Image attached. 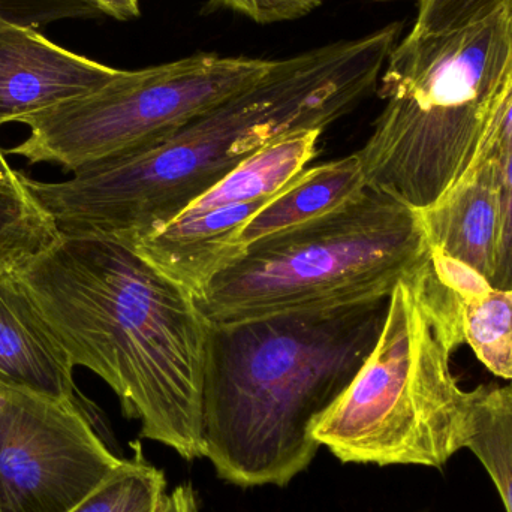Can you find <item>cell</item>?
<instances>
[{
	"instance_id": "cell-10",
	"label": "cell",
	"mask_w": 512,
	"mask_h": 512,
	"mask_svg": "<svg viewBox=\"0 0 512 512\" xmlns=\"http://www.w3.org/2000/svg\"><path fill=\"white\" fill-rule=\"evenodd\" d=\"M74 364L39 312L15 267L0 268V390L69 403L93 414Z\"/></svg>"
},
{
	"instance_id": "cell-21",
	"label": "cell",
	"mask_w": 512,
	"mask_h": 512,
	"mask_svg": "<svg viewBox=\"0 0 512 512\" xmlns=\"http://www.w3.org/2000/svg\"><path fill=\"white\" fill-rule=\"evenodd\" d=\"M511 150L512 95L501 105L498 113L493 117L489 131H487L486 138H484L483 146H481L475 161H480V159H496V161L504 165L505 159L510 155Z\"/></svg>"
},
{
	"instance_id": "cell-1",
	"label": "cell",
	"mask_w": 512,
	"mask_h": 512,
	"mask_svg": "<svg viewBox=\"0 0 512 512\" xmlns=\"http://www.w3.org/2000/svg\"><path fill=\"white\" fill-rule=\"evenodd\" d=\"M370 35L274 60L264 77L156 146L77 171L66 182L24 176L57 233L131 245L170 224L237 165L280 135L327 129L378 87L402 33Z\"/></svg>"
},
{
	"instance_id": "cell-18",
	"label": "cell",
	"mask_w": 512,
	"mask_h": 512,
	"mask_svg": "<svg viewBox=\"0 0 512 512\" xmlns=\"http://www.w3.org/2000/svg\"><path fill=\"white\" fill-rule=\"evenodd\" d=\"M505 0H417L412 32L445 33L471 26L498 11Z\"/></svg>"
},
{
	"instance_id": "cell-3",
	"label": "cell",
	"mask_w": 512,
	"mask_h": 512,
	"mask_svg": "<svg viewBox=\"0 0 512 512\" xmlns=\"http://www.w3.org/2000/svg\"><path fill=\"white\" fill-rule=\"evenodd\" d=\"M388 300L213 324L204 457L240 487L285 486L319 450L318 421L375 346Z\"/></svg>"
},
{
	"instance_id": "cell-8",
	"label": "cell",
	"mask_w": 512,
	"mask_h": 512,
	"mask_svg": "<svg viewBox=\"0 0 512 512\" xmlns=\"http://www.w3.org/2000/svg\"><path fill=\"white\" fill-rule=\"evenodd\" d=\"M95 414L0 390V512H71L123 460L95 429Z\"/></svg>"
},
{
	"instance_id": "cell-14",
	"label": "cell",
	"mask_w": 512,
	"mask_h": 512,
	"mask_svg": "<svg viewBox=\"0 0 512 512\" xmlns=\"http://www.w3.org/2000/svg\"><path fill=\"white\" fill-rule=\"evenodd\" d=\"M474 453L492 478L507 512H512V387L480 385L471 391Z\"/></svg>"
},
{
	"instance_id": "cell-13",
	"label": "cell",
	"mask_w": 512,
	"mask_h": 512,
	"mask_svg": "<svg viewBox=\"0 0 512 512\" xmlns=\"http://www.w3.org/2000/svg\"><path fill=\"white\" fill-rule=\"evenodd\" d=\"M322 132V129H300L274 138L204 192L179 216H195L218 207L276 197L318 156Z\"/></svg>"
},
{
	"instance_id": "cell-9",
	"label": "cell",
	"mask_w": 512,
	"mask_h": 512,
	"mask_svg": "<svg viewBox=\"0 0 512 512\" xmlns=\"http://www.w3.org/2000/svg\"><path fill=\"white\" fill-rule=\"evenodd\" d=\"M120 74L30 26L8 24L0 29V126L96 92Z\"/></svg>"
},
{
	"instance_id": "cell-6",
	"label": "cell",
	"mask_w": 512,
	"mask_h": 512,
	"mask_svg": "<svg viewBox=\"0 0 512 512\" xmlns=\"http://www.w3.org/2000/svg\"><path fill=\"white\" fill-rule=\"evenodd\" d=\"M418 270L394 288L375 346L313 430L343 463L439 469L471 438L472 394L450 364L459 346Z\"/></svg>"
},
{
	"instance_id": "cell-23",
	"label": "cell",
	"mask_w": 512,
	"mask_h": 512,
	"mask_svg": "<svg viewBox=\"0 0 512 512\" xmlns=\"http://www.w3.org/2000/svg\"><path fill=\"white\" fill-rule=\"evenodd\" d=\"M161 512H198L197 496L191 484H182L168 493Z\"/></svg>"
},
{
	"instance_id": "cell-15",
	"label": "cell",
	"mask_w": 512,
	"mask_h": 512,
	"mask_svg": "<svg viewBox=\"0 0 512 512\" xmlns=\"http://www.w3.org/2000/svg\"><path fill=\"white\" fill-rule=\"evenodd\" d=\"M460 327L478 360L512 384V289L481 283L463 297Z\"/></svg>"
},
{
	"instance_id": "cell-12",
	"label": "cell",
	"mask_w": 512,
	"mask_h": 512,
	"mask_svg": "<svg viewBox=\"0 0 512 512\" xmlns=\"http://www.w3.org/2000/svg\"><path fill=\"white\" fill-rule=\"evenodd\" d=\"M366 186L358 152L306 168L256 213L240 243L246 251L258 240L321 218L360 195Z\"/></svg>"
},
{
	"instance_id": "cell-26",
	"label": "cell",
	"mask_w": 512,
	"mask_h": 512,
	"mask_svg": "<svg viewBox=\"0 0 512 512\" xmlns=\"http://www.w3.org/2000/svg\"><path fill=\"white\" fill-rule=\"evenodd\" d=\"M501 8L504 9L505 18H507L508 38H510V57H508L507 78H505L504 90H502V105L512 95V0H505Z\"/></svg>"
},
{
	"instance_id": "cell-11",
	"label": "cell",
	"mask_w": 512,
	"mask_h": 512,
	"mask_svg": "<svg viewBox=\"0 0 512 512\" xmlns=\"http://www.w3.org/2000/svg\"><path fill=\"white\" fill-rule=\"evenodd\" d=\"M502 164L480 159L435 204L420 210L430 248L492 280L501 216Z\"/></svg>"
},
{
	"instance_id": "cell-24",
	"label": "cell",
	"mask_w": 512,
	"mask_h": 512,
	"mask_svg": "<svg viewBox=\"0 0 512 512\" xmlns=\"http://www.w3.org/2000/svg\"><path fill=\"white\" fill-rule=\"evenodd\" d=\"M23 11H26L30 20H33L32 15H35L36 21L41 20L26 0H0V29L11 23L29 26Z\"/></svg>"
},
{
	"instance_id": "cell-25",
	"label": "cell",
	"mask_w": 512,
	"mask_h": 512,
	"mask_svg": "<svg viewBox=\"0 0 512 512\" xmlns=\"http://www.w3.org/2000/svg\"><path fill=\"white\" fill-rule=\"evenodd\" d=\"M0 192L11 195H29L26 185H24V174L15 171L11 165L6 162L5 153L0 150Z\"/></svg>"
},
{
	"instance_id": "cell-27",
	"label": "cell",
	"mask_w": 512,
	"mask_h": 512,
	"mask_svg": "<svg viewBox=\"0 0 512 512\" xmlns=\"http://www.w3.org/2000/svg\"><path fill=\"white\" fill-rule=\"evenodd\" d=\"M510 385H511V387H512V384H510Z\"/></svg>"
},
{
	"instance_id": "cell-7",
	"label": "cell",
	"mask_w": 512,
	"mask_h": 512,
	"mask_svg": "<svg viewBox=\"0 0 512 512\" xmlns=\"http://www.w3.org/2000/svg\"><path fill=\"white\" fill-rule=\"evenodd\" d=\"M274 60L200 53L140 71L18 120L29 137L5 150L77 173L156 146L267 74Z\"/></svg>"
},
{
	"instance_id": "cell-16",
	"label": "cell",
	"mask_w": 512,
	"mask_h": 512,
	"mask_svg": "<svg viewBox=\"0 0 512 512\" xmlns=\"http://www.w3.org/2000/svg\"><path fill=\"white\" fill-rule=\"evenodd\" d=\"M164 472L135 457L122 465L71 512H161Z\"/></svg>"
},
{
	"instance_id": "cell-5",
	"label": "cell",
	"mask_w": 512,
	"mask_h": 512,
	"mask_svg": "<svg viewBox=\"0 0 512 512\" xmlns=\"http://www.w3.org/2000/svg\"><path fill=\"white\" fill-rule=\"evenodd\" d=\"M429 255L420 210L366 186L339 209L252 243L197 300L213 324L388 300Z\"/></svg>"
},
{
	"instance_id": "cell-17",
	"label": "cell",
	"mask_w": 512,
	"mask_h": 512,
	"mask_svg": "<svg viewBox=\"0 0 512 512\" xmlns=\"http://www.w3.org/2000/svg\"><path fill=\"white\" fill-rule=\"evenodd\" d=\"M56 236L53 221L32 195L0 192V268L17 267Z\"/></svg>"
},
{
	"instance_id": "cell-20",
	"label": "cell",
	"mask_w": 512,
	"mask_h": 512,
	"mask_svg": "<svg viewBox=\"0 0 512 512\" xmlns=\"http://www.w3.org/2000/svg\"><path fill=\"white\" fill-rule=\"evenodd\" d=\"M492 286L512 289V150L502 165L501 216Z\"/></svg>"
},
{
	"instance_id": "cell-22",
	"label": "cell",
	"mask_w": 512,
	"mask_h": 512,
	"mask_svg": "<svg viewBox=\"0 0 512 512\" xmlns=\"http://www.w3.org/2000/svg\"><path fill=\"white\" fill-rule=\"evenodd\" d=\"M89 14H105L119 21H129L140 15L138 0H72Z\"/></svg>"
},
{
	"instance_id": "cell-2",
	"label": "cell",
	"mask_w": 512,
	"mask_h": 512,
	"mask_svg": "<svg viewBox=\"0 0 512 512\" xmlns=\"http://www.w3.org/2000/svg\"><path fill=\"white\" fill-rule=\"evenodd\" d=\"M15 271L74 367L116 393L143 438L204 457L212 321L189 289L105 237L57 233Z\"/></svg>"
},
{
	"instance_id": "cell-4",
	"label": "cell",
	"mask_w": 512,
	"mask_h": 512,
	"mask_svg": "<svg viewBox=\"0 0 512 512\" xmlns=\"http://www.w3.org/2000/svg\"><path fill=\"white\" fill-rule=\"evenodd\" d=\"M510 38L504 9L445 33H409L379 78L384 110L358 150L369 188L424 210L477 158L501 105Z\"/></svg>"
},
{
	"instance_id": "cell-19",
	"label": "cell",
	"mask_w": 512,
	"mask_h": 512,
	"mask_svg": "<svg viewBox=\"0 0 512 512\" xmlns=\"http://www.w3.org/2000/svg\"><path fill=\"white\" fill-rule=\"evenodd\" d=\"M324 0H210L212 8L228 9L258 24L298 20Z\"/></svg>"
}]
</instances>
